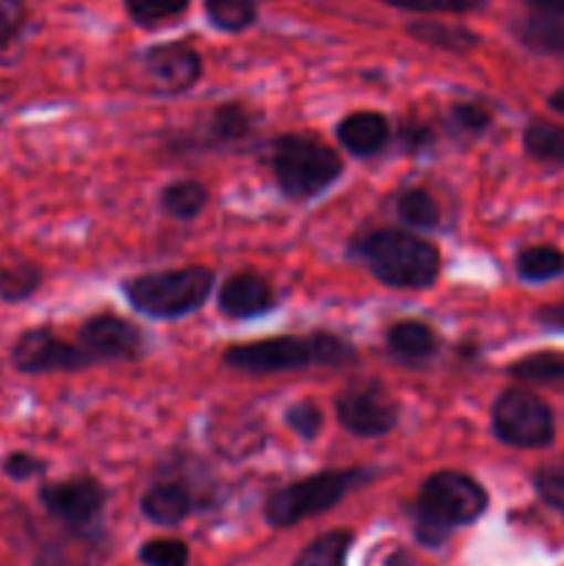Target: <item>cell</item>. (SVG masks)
<instances>
[{
	"label": "cell",
	"instance_id": "13",
	"mask_svg": "<svg viewBox=\"0 0 564 566\" xmlns=\"http://www.w3.org/2000/svg\"><path fill=\"white\" fill-rule=\"evenodd\" d=\"M216 304H219L227 318L249 321L271 313L276 296L263 276L252 274V271H241V274H232L221 282L219 293H216Z\"/></svg>",
	"mask_w": 564,
	"mask_h": 566
},
{
	"label": "cell",
	"instance_id": "30",
	"mask_svg": "<svg viewBox=\"0 0 564 566\" xmlns=\"http://www.w3.org/2000/svg\"><path fill=\"white\" fill-rule=\"evenodd\" d=\"M125 9L136 25L153 28L180 17L188 9V0H125Z\"/></svg>",
	"mask_w": 564,
	"mask_h": 566
},
{
	"label": "cell",
	"instance_id": "32",
	"mask_svg": "<svg viewBox=\"0 0 564 566\" xmlns=\"http://www.w3.org/2000/svg\"><path fill=\"white\" fill-rule=\"evenodd\" d=\"M48 459L36 457L31 451H11L0 459V470L9 481L14 484H28V481H36L48 475Z\"/></svg>",
	"mask_w": 564,
	"mask_h": 566
},
{
	"label": "cell",
	"instance_id": "15",
	"mask_svg": "<svg viewBox=\"0 0 564 566\" xmlns=\"http://www.w3.org/2000/svg\"><path fill=\"white\" fill-rule=\"evenodd\" d=\"M144 520H149L153 525L160 528H175V525L186 523L191 517V512L197 509V497L188 490V484L177 479L155 481L147 490L142 492V501H138Z\"/></svg>",
	"mask_w": 564,
	"mask_h": 566
},
{
	"label": "cell",
	"instance_id": "29",
	"mask_svg": "<svg viewBox=\"0 0 564 566\" xmlns=\"http://www.w3.org/2000/svg\"><path fill=\"white\" fill-rule=\"evenodd\" d=\"M138 562L144 566H188L191 551L182 539L160 536V539H149L138 547Z\"/></svg>",
	"mask_w": 564,
	"mask_h": 566
},
{
	"label": "cell",
	"instance_id": "34",
	"mask_svg": "<svg viewBox=\"0 0 564 566\" xmlns=\"http://www.w3.org/2000/svg\"><path fill=\"white\" fill-rule=\"evenodd\" d=\"M534 490L556 512H564V464L542 468L534 473Z\"/></svg>",
	"mask_w": 564,
	"mask_h": 566
},
{
	"label": "cell",
	"instance_id": "5",
	"mask_svg": "<svg viewBox=\"0 0 564 566\" xmlns=\"http://www.w3.org/2000/svg\"><path fill=\"white\" fill-rule=\"evenodd\" d=\"M376 479L370 468L348 470H321V473L304 475L271 492L263 503V517L271 528H293V525L313 520L318 514L332 512L337 503L354 490H363Z\"/></svg>",
	"mask_w": 564,
	"mask_h": 566
},
{
	"label": "cell",
	"instance_id": "26",
	"mask_svg": "<svg viewBox=\"0 0 564 566\" xmlns=\"http://www.w3.org/2000/svg\"><path fill=\"white\" fill-rule=\"evenodd\" d=\"M523 149L540 164L564 166V127L534 122L523 133Z\"/></svg>",
	"mask_w": 564,
	"mask_h": 566
},
{
	"label": "cell",
	"instance_id": "21",
	"mask_svg": "<svg viewBox=\"0 0 564 566\" xmlns=\"http://www.w3.org/2000/svg\"><path fill=\"white\" fill-rule=\"evenodd\" d=\"M210 193L197 180H177L160 191V210L175 221H194L205 213Z\"/></svg>",
	"mask_w": 564,
	"mask_h": 566
},
{
	"label": "cell",
	"instance_id": "22",
	"mask_svg": "<svg viewBox=\"0 0 564 566\" xmlns=\"http://www.w3.org/2000/svg\"><path fill=\"white\" fill-rule=\"evenodd\" d=\"M520 44L542 55H564V22L558 17L531 14L514 28Z\"/></svg>",
	"mask_w": 564,
	"mask_h": 566
},
{
	"label": "cell",
	"instance_id": "25",
	"mask_svg": "<svg viewBox=\"0 0 564 566\" xmlns=\"http://www.w3.org/2000/svg\"><path fill=\"white\" fill-rule=\"evenodd\" d=\"M512 379L525 385H564V354L558 352H536L529 357H520L506 368Z\"/></svg>",
	"mask_w": 564,
	"mask_h": 566
},
{
	"label": "cell",
	"instance_id": "16",
	"mask_svg": "<svg viewBox=\"0 0 564 566\" xmlns=\"http://www.w3.org/2000/svg\"><path fill=\"white\" fill-rule=\"evenodd\" d=\"M385 346L390 357H396L404 365H424L440 352V335L435 326L418 318L396 321L390 329L385 332Z\"/></svg>",
	"mask_w": 564,
	"mask_h": 566
},
{
	"label": "cell",
	"instance_id": "23",
	"mask_svg": "<svg viewBox=\"0 0 564 566\" xmlns=\"http://www.w3.org/2000/svg\"><path fill=\"white\" fill-rule=\"evenodd\" d=\"M44 282V271L33 260H14L0 265V302L22 304L39 293Z\"/></svg>",
	"mask_w": 564,
	"mask_h": 566
},
{
	"label": "cell",
	"instance_id": "2",
	"mask_svg": "<svg viewBox=\"0 0 564 566\" xmlns=\"http://www.w3.org/2000/svg\"><path fill=\"white\" fill-rule=\"evenodd\" d=\"M490 506L484 484L462 470H437L418 486L409 520L415 539L424 547H442L459 528L484 517Z\"/></svg>",
	"mask_w": 564,
	"mask_h": 566
},
{
	"label": "cell",
	"instance_id": "1",
	"mask_svg": "<svg viewBox=\"0 0 564 566\" xmlns=\"http://www.w3.org/2000/svg\"><path fill=\"white\" fill-rule=\"evenodd\" d=\"M348 258L393 291H429L440 276V249L398 227H376L352 238Z\"/></svg>",
	"mask_w": 564,
	"mask_h": 566
},
{
	"label": "cell",
	"instance_id": "11",
	"mask_svg": "<svg viewBox=\"0 0 564 566\" xmlns=\"http://www.w3.org/2000/svg\"><path fill=\"white\" fill-rule=\"evenodd\" d=\"M142 72L149 92L160 97H177L191 92L202 77V55L186 42L153 44L142 53Z\"/></svg>",
	"mask_w": 564,
	"mask_h": 566
},
{
	"label": "cell",
	"instance_id": "39",
	"mask_svg": "<svg viewBox=\"0 0 564 566\" xmlns=\"http://www.w3.org/2000/svg\"><path fill=\"white\" fill-rule=\"evenodd\" d=\"M547 108H553L556 114H564V88H558V92H553L547 97Z\"/></svg>",
	"mask_w": 564,
	"mask_h": 566
},
{
	"label": "cell",
	"instance_id": "12",
	"mask_svg": "<svg viewBox=\"0 0 564 566\" xmlns=\"http://www.w3.org/2000/svg\"><path fill=\"white\" fill-rule=\"evenodd\" d=\"M77 343L97 363H136L147 354V337L133 321L114 313H97L77 329Z\"/></svg>",
	"mask_w": 564,
	"mask_h": 566
},
{
	"label": "cell",
	"instance_id": "38",
	"mask_svg": "<svg viewBox=\"0 0 564 566\" xmlns=\"http://www.w3.org/2000/svg\"><path fill=\"white\" fill-rule=\"evenodd\" d=\"M525 6L536 11V14L547 17H564V0H523Z\"/></svg>",
	"mask_w": 564,
	"mask_h": 566
},
{
	"label": "cell",
	"instance_id": "24",
	"mask_svg": "<svg viewBox=\"0 0 564 566\" xmlns=\"http://www.w3.org/2000/svg\"><path fill=\"white\" fill-rule=\"evenodd\" d=\"M354 545V534L348 528L326 531L315 536L296 556V566H346L348 551Z\"/></svg>",
	"mask_w": 564,
	"mask_h": 566
},
{
	"label": "cell",
	"instance_id": "17",
	"mask_svg": "<svg viewBox=\"0 0 564 566\" xmlns=\"http://www.w3.org/2000/svg\"><path fill=\"white\" fill-rule=\"evenodd\" d=\"M258 122L260 116L249 105L232 99V103H221L210 111L208 125L202 130L208 136V144H241L252 136Z\"/></svg>",
	"mask_w": 564,
	"mask_h": 566
},
{
	"label": "cell",
	"instance_id": "19",
	"mask_svg": "<svg viewBox=\"0 0 564 566\" xmlns=\"http://www.w3.org/2000/svg\"><path fill=\"white\" fill-rule=\"evenodd\" d=\"M407 33L415 42H424L429 48L446 50V53H470L479 48L481 39L476 36L470 28L451 25V22H437V20H418L407 25Z\"/></svg>",
	"mask_w": 564,
	"mask_h": 566
},
{
	"label": "cell",
	"instance_id": "27",
	"mask_svg": "<svg viewBox=\"0 0 564 566\" xmlns=\"http://www.w3.org/2000/svg\"><path fill=\"white\" fill-rule=\"evenodd\" d=\"M205 14L210 25L224 33H241L258 20L254 0H205Z\"/></svg>",
	"mask_w": 564,
	"mask_h": 566
},
{
	"label": "cell",
	"instance_id": "14",
	"mask_svg": "<svg viewBox=\"0 0 564 566\" xmlns=\"http://www.w3.org/2000/svg\"><path fill=\"white\" fill-rule=\"evenodd\" d=\"M337 144L354 158H374L393 142L390 119L379 111H354L335 127Z\"/></svg>",
	"mask_w": 564,
	"mask_h": 566
},
{
	"label": "cell",
	"instance_id": "3",
	"mask_svg": "<svg viewBox=\"0 0 564 566\" xmlns=\"http://www.w3.org/2000/svg\"><path fill=\"white\" fill-rule=\"evenodd\" d=\"M216 291V271L208 265L149 271L122 282V293L136 313L155 321H180L199 313Z\"/></svg>",
	"mask_w": 564,
	"mask_h": 566
},
{
	"label": "cell",
	"instance_id": "31",
	"mask_svg": "<svg viewBox=\"0 0 564 566\" xmlns=\"http://www.w3.org/2000/svg\"><path fill=\"white\" fill-rule=\"evenodd\" d=\"M282 420H285L288 429L304 442H313L315 437L324 431V412H321L318 403L313 401H296L282 412Z\"/></svg>",
	"mask_w": 564,
	"mask_h": 566
},
{
	"label": "cell",
	"instance_id": "4",
	"mask_svg": "<svg viewBox=\"0 0 564 566\" xmlns=\"http://www.w3.org/2000/svg\"><path fill=\"white\" fill-rule=\"evenodd\" d=\"M271 171L282 197L310 202L341 180L343 158L310 133H282L271 142Z\"/></svg>",
	"mask_w": 564,
	"mask_h": 566
},
{
	"label": "cell",
	"instance_id": "6",
	"mask_svg": "<svg viewBox=\"0 0 564 566\" xmlns=\"http://www.w3.org/2000/svg\"><path fill=\"white\" fill-rule=\"evenodd\" d=\"M492 434L498 442L523 451H540L547 448L556 437V420L553 409L542 401L536 392L525 387H509L492 403Z\"/></svg>",
	"mask_w": 564,
	"mask_h": 566
},
{
	"label": "cell",
	"instance_id": "33",
	"mask_svg": "<svg viewBox=\"0 0 564 566\" xmlns=\"http://www.w3.org/2000/svg\"><path fill=\"white\" fill-rule=\"evenodd\" d=\"M401 11H415V14H468L479 9L484 0H382Z\"/></svg>",
	"mask_w": 564,
	"mask_h": 566
},
{
	"label": "cell",
	"instance_id": "18",
	"mask_svg": "<svg viewBox=\"0 0 564 566\" xmlns=\"http://www.w3.org/2000/svg\"><path fill=\"white\" fill-rule=\"evenodd\" d=\"M393 210H396V219L415 232H431L437 230L442 221L440 202H437L435 193H431L429 188L420 186L398 191L396 199H393Z\"/></svg>",
	"mask_w": 564,
	"mask_h": 566
},
{
	"label": "cell",
	"instance_id": "9",
	"mask_svg": "<svg viewBox=\"0 0 564 566\" xmlns=\"http://www.w3.org/2000/svg\"><path fill=\"white\" fill-rule=\"evenodd\" d=\"M9 363L22 376H48L81 374L97 365V359L81 343H70L55 335L53 326H31L11 343Z\"/></svg>",
	"mask_w": 564,
	"mask_h": 566
},
{
	"label": "cell",
	"instance_id": "8",
	"mask_svg": "<svg viewBox=\"0 0 564 566\" xmlns=\"http://www.w3.org/2000/svg\"><path fill=\"white\" fill-rule=\"evenodd\" d=\"M36 501L61 528L86 536L103 520L108 490L94 475H70L61 481H44L36 492Z\"/></svg>",
	"mask_w": 564,
	"mask_h": 566
},
{
	"label": "cell",
	"instance_id": "28",
	"mask_svg": "<svg viewBox=\"0 0 564 566\" xmlns=\"http://www.w3.org/2000/svg\"><path fill=\"white\" fill-rule=\"evenodd\" d=\"M492 127V111L481 103H453L448 108V130L457 136L479 138Z\"/></svg>",
	"mask_w": 564,
	"mask_h": 566
},
{
	"label": "cell",
	"instance_id": "20",
	"mask_svg": "<svg viewBox=\"0 0 564 566\" xmlns=\"http://www.w3.org/2000/svg\"><path fill=\"white\" fill-rule=\"evenodd\" d=\"M514 271H518L520 282L529 285H542L564 276V252L547 243H536V247L520 249L514 258Z\"/></svg>",
	"mask_w": 564,
	"mask_h": 566
},
{
	"label": "cell",
	"instance_id": "7",
	"mask_svg": "<svg viewBox=\"0 0 564 566\" xmlns=\"http://www.w3.org/2000/svg\"><path fill=\"white\" fill-rule=\"evenodd\" d=\"M221 363L236 374L276 376L304 368H321L318 337L313 335H276L265 340L236 343L227 346Z\"/></svg>",
	"mask_w": 564,
	"mask_h": 566
},
{
	"label": "cell",
	"instance_id": "35",
	"mask_svg": "<svg viewBox=\"0 0 564 566\" xmlns=\"http://www.w3.org/2000/svg\"><path fill=\"white\" fill-rule=\"evenodd\" d=\"M396 138L398 144H401V149H407V153L412 155H420L424 149H429L431 144L437 142V130L429 125V122L404 119L401 125H398Z\"/></svg>",
	"mask_w": 564,
	"mask_h": 566
},
{
	"label": "cell",
	"instance_id": "36",
	"mask_svg": "<svg viewBox=\"0 0 564 566\" xmlns=\"http://www.w3.org/2000/svg\"><path fill=\"white\" fill-rule=\"evenodd\" d=\"M25 28V3L22 0H0V50L9 48Z\"/></svg>",
	"mask_w": 564,
	"mask_h": 566
},
{
	"label": "cell",
	"instance_id": "10",
	"mask_svg": "<svg viewBox=\"0 0 564 566\" xmlns=\"http://www.w3.org/2000/svg\"><path fill=\"white\" fill-rule=\"evenodd\" d=\"M335 415L352 437L379 440L398 426V401L379 381H365L335 398Z\"/></svg>",
	"mask_w": 564,
	"mask_h": 566
},
{
	"label": "cell",
	"instance_id": "37",
	"mask_svg": "<svg viewBox=\"0 0 564 566\" xmlns=\"http://www.w3.org/2000/svg\"><path fill=\"white\" fill-rule=\"evenodd\" d=\"M534 321L547 332H564V302L545 304L534 313Z\"/></svg>",
	"mask_w": 564,
	"mask_h": 566
}]
</instances>
